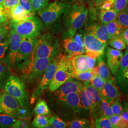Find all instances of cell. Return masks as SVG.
<instances>
[{"label":"cell","instance_id":"obj_38","mask_svg":"<svg viewBox=\"0 0 128 128\" xmlns=\"http://www.w3.org/2000/svg\"><path fill=\"white\" fill-rule=\"evenodd\" d=\"M105 81L98 75L93 77L91 80L89 82L90 84L95 88L101 94V91L104 86Z\"/></svg>","mask_w":128,"mask_h":128},{"label":"cell","instance_id":"obj_44","mask_svg":"<svg viewBox=\"0 0 128 128\" xmlns=\"http://www.w3.org/2000/svg\"><path fill=\"white\" fill-rule=\"evenodd\" d=\"M128 6V0H115L114 9L119 14Z\"/></svg>","mask_w":128,"mask_h":128},{"label":"cell","instance_id":"obj_53","mask_svg":"<svg viewBox=\"0 0 128 128\" xmlns=\"http://www.w3.org/2000/svg\"><path fill=\"white\" fill-rule=\"evenodd\" d=\"M120 36L127 46H128V28H124L122 32L120 34Z\"/></svg>","mask_w":128,"mask_h":128},{"label":"cell","instance_id":"obj_54","mask_svg":"<svg viewBox=\"0 0 128 128\" xmlns=\"http://www.w3.org/2000/svg\"><path fill=\"white\" fill-rule=\"evenodd\" d=\"M128 128V122L121 118L117 125V128Z\"/></svg>","mask_w":128,"mask_h":128},{"label":"cell","instance_id":"obj_10","mask_svg":"<svg viewBox=\"0 0 128 128\" xmlns=\"http://www.w3.org/2000/svg\"><path fill=\"white\" fill-rule=\"evenodd\" d=\"M58 56L52 60L43 74L41 81L32 95L33 100H37L40 98L43 92L48 87L54 77L58 62Z\"/></svg>","mask_w":128,"mask_h":128},{"label":"cell","instance_id":"obj_24","mask_svg":"<svg viewBox=\"0 0 128 128\" xmlns=\"http://www.w3.org/2000/svg\"><path fill=\"white\" fill-rule=\"evenodd\" d=\"M106 26L109 40L114 37L120 35L125 28L117 19L108 23Z\"/></svg>","mask_w":128,"mask_h":128},{"label":"cell","instance_id":"obj_31","mask_svg":"<svg viewBox=\"0 0 128 128\" xmlns=\"http://www.w3.org/2000/svg\"><path fill=\"white\" fill-rule=\"evenodd\" d=\"M68 126L71 128H86L91 127L90 122L86 119H74L69 122Z\"/></svg>","mask_w":128,"mask_h":128},{"label":"cell","instance_id":"obj_36","mask_svg":"<svg viewBox=\"0 0 128 128\" xmlns=\"http://www.w3.org/2000/svg\"><path fill=\"white\" fill-rule=\"evenodd\" d=\"M117 80L120 88L128 92V65L120 77L117 79Z\"/></svg>","mask_w":128,"mask_h":128},{"label":"cell","instance_id":"obj_51","mask_svg":"<svg viewBox=\"0 0 128 128\" xmlns=\"http://www.w3.org/2000/svg\"><path fill=\"white\" fill-rule=\"evenodd\" d=\"M110 121L112 125L113 128H117V125L119 123V121L121 119V117L120 115H113L112 116L109 118Z\"/></svg>","mask_w":128,"mask_h":128},{"label":"cell","instance_id":"obj_27","mask_svg":"<svg viewBox=\"0 0 128 128\" xmlns=\"http://www.w3.org/2000/svg\"><path fill=\"white\" fill-rule=\"evenodd\" d=\"M17 120L12 115L0 113V128H12Z\"/></svg>","mask_w":128,"mask_h":128},{"label":"cell","instance_id":"obj_13","mask_svg":"<svg viewBox=\"0 0 128 128\" xmlns=\"http://www.w3.org/2000/svg\"><path fill=\"white\" fill-rule=\"evenodd\" d=\"M82 85V84L77 79L71 78L55 91L54 96L58 102L62 103L70 93L73 92L80 93Z\"/></svg>","mask_w":128,"mask_h":128},{"label":"cell","instance_id":"obj_19","mask_svg":"<svg viewBox=\"0 0 128 128\" xmlns=\"http://www.w3.org/2000/svg\"><path fill=\"white\" fill-rule=\"evenodd\" d=\"M62 104L68 106L76 113H81L84 109L81 104L80 94L73 92L70 93Z\"/></svg>","mask_w":128,"mask_h":128},{"label":"cell","instance_id":"obj_18","mask_svg":"<svg viewBox=\"0 0 128 128\" xmlns=\"http://www.w3.org/2000/svg\"><path fill=\"white\" fill-rule=\"evenodd\" d=\"M10 15L11 21L14 22H22L34 16V14L28 12L27 10L20 4L10 9Z\"/></svg>","mask_w":128,"mask_h":128},{"label":"cell","instance_id":"obj_43","mask_svg":"<svg viewBox=\"0 0 128 128\" xmlns=\"http://www.w3.org/2000/svg\"><path fill=\"white\" fill-rule=\"evenodd\" d=\"M10 10L6 8L3 5L0 4V23L8 22V20L10 19Z\"/></svg>","mask_w":128,"mask_h":128},{"label":"cell","instance_id":"obj_34","mask_svg":"<svg viewBox=\"0 0 128 128\" xmlns=\"http://www.w3.org/2000/svg\"><path fill=\"white\" fill-rule=\"evenodd\" d=\"M72 78L84 82H90L93 78V76L91 70H89L84 72H74L73 74Z\"/></svg>","mask_w":128,"mask_h":128},{"label":"cell","instance_id":"obj_15","mask_svg":"<svg viewBox=\"0 0 128 128\" xmlns=\"http://www.w3.org/2000/svg\"><path fill=\"white\" fill-rule=\"evenodd\" d=\"M102 98L111 104L115 100L120 96L119 88L116 86L113 78L105 81L101 92Z\"/></svg>","mask_w":128,"mask_h":128},{"label":"cell","instance_id":"obj_7","mask_svg":"<svg viewBox=\"0 0 128 128\" xmlns=\"http://www.w3.org/2000/svg\"><path fill=\"white\" fill-rule=\"evenodd\" d=\"M38 40L37 38H22L16 60L17 68L22 69L31 61Z\"/></svg>","mask_w":128,"mask_h":128},{"label":"cell","instance_id":"obj_60","mask_svg":"<svg viewBox=\"0 0 128 128\" xmlns=\"http://www.w3.org/2000/svg\"><path fill=\"white\" fill-rule=\"evenodd\" d=\"M9 24V22H6V23H0V28L2 27V26H4V25H8V24Z\"/></svg>","mask_w":128,"mask_h":128},{"label":"cell","instance_id":"obj_45","mask_svg":"<svg viewBox=\"0 0 128 128\" xmlns=\"http://www.w3.org/2000/svg\"><path fill=\"white\" fill-rule=\"evenodd\" d=\"M30 127V122L26 119H19L14 124L12 128H28Z\"/></svg>","mask_w":128,"mask_h":128},{"label":"cell","instance_id":"obj_20","mask_svg":"<svg viewBox=\"0 0 128 128\" xmlns=\"http://www.w3.org/2000/svg\"><path fill=\"white\" fill-rule=\"evenodd\" d=\"M63 46L65 50L71 57L86 54L73 37L68 36L64 38L63 40Z\"/></svg>","mask_w":128,"mask_h":128},{"label":"cell","instance_id":"obj_4","mask_svg":"<svg viewBox=\"0 0 128 128\" xmlns=\"http://www.w3.org/2000/svg\"><path fill=\"white\" fill-rule=\"evenodd\" d=\"M10 27L22 38H38L43 30L42 21L35 16L22 22L11 21Z\"/></svg>","mask_w":128,"mask_h":128},{"label":"cell","instance_id":"obj_62","mask_svg":"<svg viewBox=\"0 0 128 128\" xmlns=\"http://www.w3.org/2000/svg\"><path fill=\"white\" fill-rule=\"evenodd\" d=\"M105 0H102V2L104 1Z\"/></svg>","mask_w":128,"mask_h":128},{"label":"cell","instance_id":"obj_56","mask_svg":"<svg viewBox=\"0 0 128 128\" xmlns=\"http://www.w3.org/2000/svg\"><path fill=\"white\" fill-rule=\"evenodd\" d=\"M120 116L122 119L127 121L128 122V112L126 110L124 109Z\"/></svg>","mask_w":128,"mask_h":128},{"label":"cell","instance_id":"obj_23","mask_svg":"<svg viewBox=\"0 0 128 128\" xmlns=\"http://www.w3.org/2000/svg\"><path fill=\"white\" fill-rule=\"evenodd\" d=\"M118 14L114 9L110 10L100 9L98 18L100 22L107 25L110 22L116 20Z\"/></svg>","mask_w":128,"mask_h":128},{"label":"cell","instance_id":"obj_47","mask_svg":"<svg viewBox=\"0 0 128 128\" xmlns=\"http://www.w3.org/2000/svg\"><path fill=\"white\" fill-rule=\"evenodd\" d=\"M8 25L0 28V43L9 34L10 27Z\"/></svg>","mask_w":128,"mask_h":128},{"label":"cell","instance_id":"obj_49","mask_svg":"<svg viewBox=\"0 0 128 128\" xmlns=\"http://www.w3.org/2000/svg\"><path fill=\"white\" fill-rule=\"evenodd\" d=\"M20 4V0H4L2 5L7 9L10 10Z\"/></svg>","mask_w":128,"mask_h":128},{"label":"cell","instance_id":"obj_39","mask_svg":"<svg viewBox=\"0 0 128 128\" xmlns=\"http://www.w3.org/2000/svg\"><path fill=\"white\" fill-rule=\"evenodd\" d=\"M50 124L54 128H65L68 127L67 124L56 116H53L49 119Z\"/></svg>","mask_w":128,"mask_h":128},{"label":"cell","instance_id":"obj_16","mask_svg":"<svg viewBox=\"0 0 128 128\" xmlns=\"http://www.w3.org/2000/svg\"><path fill=\"white\" fill-rule=\"evenodd\" d=\"M86 30L91 32L95 37L103 43H107L109 41L107 26L104 24L94 23L86 28Z\"/></svg>","mask_w":128,"mask_h":128},{"label":"cell","instance_id":"obj_59","mask_svg":"<svg viewBox=\"0 0 128 128\" xmlns=\"http://www.w3.org/2000/svg\"><path fill=\"white\" fill-rule=\"evenodd\" d=\"M60 2H67V3H70L73 1L74 0H59Z\"/></svg>","mask_w":128,"mask_h":128},{"label":"cell","instance_id":"obj_32","mask_svg":"<svg viewBox=\"0 0 128 128\" xmlns=\"http://www.w3.org/2000/svg\"><path fill=\"white\" fill-rule=\"evenodd\" d=\"M109 43L110 46L113 48L119 50H123L127 48V45L121 38L120 35L115 36L110 39Z\"/></svg>","mask_w":128,"mask_h":128},{"label":"cell","instance_id":"obj_55","mask_svg":"<svg viewBox=\"0 0 128 128\" xmlns=\"http://www.w3.org/2000/svg\"><path fill=\"white\" fill-rule=\"evenodd\" d=\"M91 70L93 76V77L99 75V69L97 66H94Z\"/></svg>","mask_w":128,"mask_h":128},{"label":"cell","instance_id":"obj_12","mask_svg":"<svg viewBox=\"0 0 128 128\" xmlns=\"http://www.w3.org/2000/svg\"><path fill=\"white\" fill-rule=\"evenodd\" d=\"M9 35L10 43L9 51L3 62L11 69L16 64V58L22 38L12 29L10 30Z\"/></svg>","mask_w":128,"mask_h":128},{"label":"cell","instance_id":"obj_6","mask_svg":"<svg viewBox=\"0 0 128 128\" xmlns=\"http://www.w3.org/2000/svg\"><path fill=\"white\" fill-rule=\"evenodd\" d=\"M4 90L16 99L22 107L27 108L28 97L25 86L18 77L11 75L5 84Z\"/></svg>","mask_w":128,"mask_h":128},{"label":"cell","instance_id":"obj_8","mask_svg":"<svg viewBox=\"0 0 128 128\" xmlns=\"http://www.w3.org/2000/svg\"><path fill=\"white\" fill-rule=\"evenodd\" d=\"M69 4L67 2H55L48 4L45 9L38 14L46 25L50 26L65 14Z\"/></svg>","mask_w":128,"mask_h":128},{"label":"cell","instance_id":"obj_42","mask_svg":"<svg viewBox=\"0 0 128 128\" xmlns=\"http://www.w3.org/2000/svg\"><path fill=\"white\" fill-rule=\"evenodd\" d=\"M128 65V47L125 51L124 55L122 57V58L121 61V64L120 68L119 69V71L117 74V79L120 77L124 73V70L126 68Z\"/></svg>","mask_w":128,"mask_h":128},{"label":"cell","instance_id":"obj_1","mask_svg":"<svg viewBox=\"0 0 128 128\" xmlns=\"http://www.w3.org/2000/svg\"><path fill=\"white\" fill-rule=\"evenodd\" d=\"M88 8L82 2L69 4L64 15V28L70 37H73L86 22Z\"/></svg>","mask_w":128,"mask_h":128},{"label":"cell","instance_id":"obj_40","mask_svg":"<svg viewBox=\"0 0 128 128\" xmlns=\"http://www.w3.org/2000/svg\"><path fill=\"white\" fill-rule=\"evenodd\" d=\"M110 105L114 115H120L124 110V107L120 102V98L116 99Z\"/></svg>","mask_w":128,"mask_h":128},{"label":"cell","instance_id":"obj_28","mask_svg":"<svg viewBox=\"0 0 128 128\" xmlns=\"http://www.w3.org/2000/svg\"><path fill=\"white\" fill-rule=\"evenodd\" d=\"M33 127L37 128H47L50 125L49 119L45 115H37L32 122Z\"/></svg>","mask_w":128,"mask_h":128},{"label":"cell","instance_id":"obj_17","mask_svg":"<svg viewBox=\"0 0 128 128\" xmlns=\"http://www.w3.org/2000/svg\"><path fill=\"white\" fill-rule=\"evenodd\" d=\"M82 84L91 101L92 106V112L94 114L97 112H99L102 98L100 92L95 88L92 86L89 82H84Z\"/></svg>","mask_w":128,"mask_h":128},{"label":"cell","instance_id":"obj_46","mask_svg":"<svg viewBox=\"0 0 128 128\" xmlns=\"http://www.w3.org/2000/svg\"><path fill=\"white\" fill-rule=\"evenodd\" d=\"M115 0H105L102 2L99 8L104 10H110L114 9Z\"/></svg>","mask_w":128,"mask_h":128},{"label":"cell","instance_id":"obj_3","mask_svg":"<svg viewBox=\"0 0 128 128\" xmlns=\"http://www.w3.org/2000/svg\"><path fill=\"white\" fill-rule=\"evenodd\" d=\"M58 62L54 77L48 86L49 91L54 92L69 78H72L74 70L70 56H58Z\"/></svg>","mask_w":128,"mask_h":128},{"label":"cell","instance_id":"obj_50","mask_svg":"<svg viewBox=\"0 0 128 128\" xmlns=\"http://www.w3.org/2000/svg\"><path fill=\"white\" fill-rule=\"evenodd\" d=\"M20 4L22 5L28 12L35 15V14L32 9L30 0H20Z\"/></svg>","mask_w":128,"mask_h":128},{"label":"cell","instance_id":"obj_41","mask_svg":"<svg viewBox=\"0 0 128 128\" xmlns=\"http://www.w3.org/2000/svg\"><path fill=\"white\" fill-rule=\"evenodd\" d=\"M117 20L125 28H128V6L119 13Z\"/></svg>","mask_w":128,"mask_h":128},{"label":"cell","instance_id":"obj_5","mask_svg":"<svg viewBox=\"0 0 128 128\" xmlns=\"http://www.w3.org/2000/svg\"><path fill=\"white\" fill-rule=\"evenodd\" d=\"M52 60L42 58L32 60L22 69L23 80L26 82H32L39 79L43 75Z\"/></svg>","mask_w":128,"mask_h":128},{"label":"cell","instance_id":"obj_58","mask_svg":"<svg viewBox=\"0 0 128 128\" xmlns=\"http://www.w3.org/2000/svg\"><path fill=\"white\" fill-rule=\"evenodd\" d=\"M124 109L126 110L128 112V103H124Z\"/></svg>","mask_w":128,"mask_h":128},{"label":"cell","instance_id":"obj_35","mask_svg":"<svg viewBox=\"0 0 128 128\" xmlns=\"http://www.w3.org/2000/svg\"><path fill=\"white\" fill-rule=\"evenodd\" d=\"M9 34L0 43V61H4L9 49L10 43Z\"/></svg>","mask_w":128,"mask_h":128},{"label":"cell","instance_id":"obj_22","mask_svg":"<svg viewBox=\"0 0 128 128\" xmlns=\"http://www.w3.org/2000/svg\"><path fill=\"white\" fill-rule=\"evenodd\" d=\"M97 66L99 69V76L105 81L112 78L110 70L107 64L106 63L104 55L98 58Z\"/></svg>","mask_w":128,"mask_h":128},{"label":"cell","instance_id":"obj_14","mask_svg":"<svg viewBox=\"0 0 128 128\" xmlns=\"http://www.w3.org/2000/svg\"><path fill=\"white\" fill-rule=\"evenodd\" d=\"M124 55V53L122 50H115L110 46L107 47L106 58L107 65L114 75H116L119 71Z\"/></svg>","mask_w":128,"mask_h":128},{"label":"cell","instance_id":"obj_48","mask_svg":"<svg viewBox=\"0 0 128 128\" xmlns=\"http://www.w3.org/2000/svg\"><path fill=\"white\" fill-rule=\"evenodd\" d=\"M74 38L78 44L80 46L81 48H82L84 51L86 53V50L85 48V47L84 46V37L82 35V33H78L74 35L73 36Z\"/></svg>","mask_w":128,"mask_h":128},{"label":"cell","instance_id":"obj_29","mask_svg":"<svg viewBox=\"0 0 128 128\" xmlns=\"http://www.w3.org/2000/svg\"><path fill=\"white\" fill-rule=\"evenodd\" d=\"M34 112L36 115L51 114L50 110L46 101L42 99H40L37 102L34 110Z\"/></svg>","mask_w":128,"mask_h":128},{"label":"cell","instance_id":"obj_30","mask_svg":"<svg viewBox=\"0 0 128 128\" xmlns=\"http://www.w3.org/2000/svg\"><path fill=\"white\" fill-rule=\"evenodd\" d=\"M99 114L101 116H105L108 118H110L114 115L111 105L102 98L101 100Z\"/></svg>","mask_w":128,"mask_h":128},{"label":"cell","instance_id":"obj_33","mask_svg":"<svg viewBox=\"0 0 128 128\" xmlns=\"http://www.w3.org/2000/svg\"><path fill=\"white\" fill-rule=\"evenodd\" d=\"M32 9L35 14H38L45 9L48 4L49 0H30Z\"/></svg>","mask_w":128,"mask_h":128},{"label":"cell","instance_id":"obj_52","mask_svg":"<svg viewBox=\"0 0 128 128\" xmlns=\"http://www.w3.org/2000/svg\"><path fill=\"white\" fill-rule=\"evenodd\" d=\"M86 55V59H87L88 67L89 69L91 70L95 66L97 58L94 57L89 56L87 55Z\"/></svg>","mask_w":128,"mask_h":128},{"label":"cell","instance_id":"obj_2","mask_svg":"<svg viewBox=\"0 0 128 128\" xmlns=\"http://www.w3.org/2000/svg\"><path fill=\"white\" fill-rule=\"evenodd\" d=\"M60 51L58 40L51 34H45L38 38L31 61L42 58L53 60L58 56Z\"/></svg>","mask_w":128,"mask_h":128},{"label":"cell","instance_id":"obj_21","mask_svg":"<svg viewBox=\"0 0 128 128\" xmlns=\"http://www.w3.org/2000/svg\"><path fill=\"white\" fill-rule=\"evenodd\" d=\"M71 62L74 73L90 70L87 63L86 54L77 55L71 58Z\"/></svg>","mask_w":128,"mask_h":128},{"label":"cell","instance_id":"obj_57","mask_svg":"<svg viewBox=\"0 0 128 128\" xmlns=\"http://www.w3.org/2000/svg\"><path fill=\"white\" fill-rule=\"evenodd\" d=\"M92 1L96 7H100L102 4V0H92Z\"/></svg>","mask_w":128,"mask_h":128},{"label":"cell","instance_id":"obj_11","mask_svg":"<svg viewBox=\"0 0 128 128\" xmlns=\"http://www.w3.org/2000/svg\"><path fill=\"white\" fill-rule=\"evenodd\" d=\"M22 107L14 96L6 92H0V113L10 115L17 118Z\"/></svg>","mask_w":128,"mask_h":128},{"label":"cell","instance_id":"obj_9","mask_svg":"<svg viewBox=\"0 0 128 128\" xmlns=\"http://www.w3.org/2000/svg\"><path fill=\"white\" fill-rule=\"evenodd\" d=\"M82 33L84 37V46L86 50V55L97 58L104 55L107 43L102 42L86 30Z\"/></svg>","mask_w":128,"mask_h":128},{"label":"cell","instance_id":"obj_26","mask_svg":"<svg viewBox=\"0 0 128 128\" xmlns=\"http://www.w3.org/2000/svg\"><path fill=\"white\" fill-rule=\"evenodd\" d=\"M79 94L83 109L86 110H90L92 112V106L91 101L88 96L86 92L84 87L83 84L82 86L81 87L80 92Z\"/></svg>","mask_w":128,"mask_h":128},{"label":"cell","instance_id":"obj_25","mask_svg":"<svg viewBox=\"0 0 128 128\" xmlns=\"http://www.w3.org/2000/svg\"><path fill=\"white\" fill-rule=\"evenodd\" d=\"M10 69L3 61H0V89L4 88L10 75Z\"/></svg>","mask_w":128,"mask_h":128},{"label":"cell","instance_id":"obj_37","mask_svg":"<svg viewBox=\"0 0 128 128\" xmlns=\"http://www.w3.org/2000/svg\"><path fill=\"white\" fill-rule=\"evenodd\" d=\"M95 127L97 128H113L109 118L102 116L96 119Z\"/></svg>","mask_w":128,"mask_h":128},{"label":"cell","instance_id":"obj_61","mask_svg":"<svg viewBox=\"0 0 128 128\" xmlns=\"http://www.w3.org/2000/svg\"><path fill=\"white\" fill-rule=\"evenodd\" d=\"M3 1H4V0H0V4H2Z\"/></svg>","mask_w":128,"mask_h":128}]
</instances>
